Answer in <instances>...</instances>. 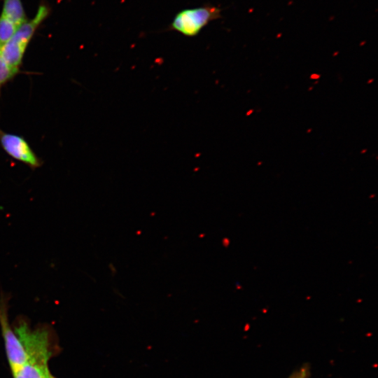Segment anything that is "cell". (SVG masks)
<instances>
[{"mask_svg": "<svg viewBox=\"0 0 378 378\" xmlns=\"http://www.w3.org/2000/svg\"><path fill=\"white\" fill-rule=\"evenodd\" d=\"M49 11L48 6L41 4L34 17L20 24L12 38L1 47V56L9 66L20 70L27 46Z\"/></svg>", "mask_w": 378, "mask_h": 378, "instance_id": "6da1fadb", "label": "cell"}, {"mask_svg": "<svg viewBox=\"0 0 378 378\" xmlns=\"http://www.w3.org/2000/svg\"><path fill=\"white\" fill-rule=\"evenodd\" d=\"M221 9L210 4L202 6L187 8L177 13L169 29L176 31L183 36H197L210 22L221 18Z\"/></svg>", "mask_w": 378, "mask_h": 378, "instance_id": "7a4b0ae2", "label": "cell"}, {"mask_svg": "<svg viewBox=\"0 0 378 378\" xmlns=\"http://www.w3.org/2000/svg\"><path fill=\"white\" fill-rule=\"evenodd\" d=\"M15 331L26 351L27 361L48 368L51 356L48 332L42 328L32 330L24 321L19 323Z\"/></svg>", "mask_w": 378, "mask_h": 378, "instance_id": "3957f363", "label": "cell"}, {"mask_svg": "<svg viewBox=\"0 0 378 378\" xmlns=\"http://www.w3.org/2000/svg\"><path fill=\"white\" fill-rule=\"evenodd\" d=\"M10 295L1 291L0 324L4 339L6 351L12 372L27 360L22 344L12 330L8 319V307Z\"/></svg>", "mask_w": 378, "mask_h": 378, "instance_id": "277c9868", "label": "cell"}, {"mask_svg": "<svg viewBox=\"0 0 378 378\" xmlns=\"http://www.w3.org/2000/svg\"><path fill=\"white\" fill-rule=\"evenodd\" d=\"M0 144L8 155L32 169L40 167L43 164L28 142L20 135L0 130Z\"/></svg>", "mask_w": 378, "mask_h": 378, "instance_id": "5b68a950", "label": "cell"}, {"mask_svg": "<svg viewBox=\"0 0 378 378\" xmlns=\"http://www.w3.org/2000/svg\"><path fill=\"white\" fill-rule=\"evenodd\" d=\"M1 15L18 27L27 20L21 0H4Z\"/></svg>", "mask_w": 378, "mask_h": 378, "instance_id": "8992f818", "label": "cell"}, {"mask_svg": "<svg viewBox=\"0 0 378 378\" xmlns=\"http://www.w3.org/2000/svg\"><path fill=\"white\" fill-rule=\"evenodd\" d=\"M13 378H48V368L27 361L13 371Z\"/></svg>", "mask_w": 378, "mask_h": 378, "instance_id": "52a82bcc", "label": "cell"}, {"mask_svg": "<svg viewBox=\"0 0 378 378\" xmlns=\"http://www.w3.org/2000/svg\"><path fill=\"white\" fill-rule=\"evenodd\" d=\"M18 26L1 14L0 15V48L15 33Z\"/></svg>", "mask_w": 378, "mask_h": 378, "instance_id": "ba28073f", "label": "cell"}, {"mask_svg": "<svg viewBox=\"0 0 378 378\" xmlns=\"http://www.w3.org/2000/svg\"><path fill=\"white\" fill-rule=\"evenodd\" d=\"M20 70L9 66L3 59L0 52V94L2 88L19 74Z\"/></svg>", "mask_w": 378, "mask_h": 378, "instance_id": "9c48e42d", "label": "cell"}, {"mask_svg": "<svg viewBox=\"0 0 378 378\" xmlns=\"http://www.w3.org/2000/svg\"><path fill=\"white\" fill-rule=\"evenodd\" d=\"M309 376V368L302 366L300 370L293 373L289 378H308Z\"/></svg>", "mask_w": 378, "mask_h": 378, "instance_id": "30bf717a", "label": "cell"}, {"mask_svg": "<svg viewBox=\"0 0 378 378\" xmlns=\"http://www.w3.org/2000/svg\"><path fill=\"white\" fill-rule=\"evenodd\" d=\"M48 378H55V377L50 373Z\"/></svg>", "mask_w": 378, "mask_h": 378, "instance_id": "8fae6325", "label": "cell"}]
</instances>
